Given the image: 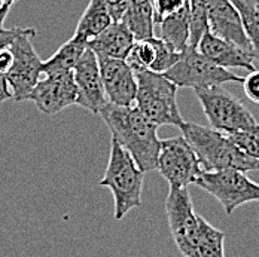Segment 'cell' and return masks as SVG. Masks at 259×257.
<instances>
[{"label":"cell","mask_w":259,"mask_h":257,"mask_svg":"<svg viewBox=\"0 0 259 257\" xmlns=\"http://www.w3.org/2000/svg\"><path fill=\"white\" fill-rule=\"evenodd\" d=\"M234 143L249 156L259 159V125L256 128L230 135Z\"/></svg>","instance_id":"26"},{"label":"cell","mask_w":259,"mask_h":257,"mask_svg":"<svg viewBox=\"0 0 259 257\" xmlns=\"http://www.w3.org/2000/svg\"><path fill=\"white\" fill-rule=\"evenodd\" d=\"M136 39L122 21H113L97 37H94L88 48L96 55H103L116 60H127Z\"/></svg>","instance_id":"16"},{"label":"cell","mask_w":259,"mask_h":257,"mask_svg":"<svg viewBox=\"0 0 259 257\" xmlns=\"http://www.w3.org/2000/svg\"><path fill=\"white\" fill-rule=\"evenodd\" d=\"M87 48L88 42L83 37L73 34L72 39L63 43L51 58L42 63V73L55 70H73L82 54L87 51Z\"/></svg>","instance_id":"20"},{"label":"cell","mask_w":259,"mask_h":257,"mask_svg":"<svg viewBox=\"0 0 259 257\" xmlns=\"http://www.w3.org/2000/svg\"><path fill=\"white\" fill-rule=\"evenodd\" d=\"M133 33L136 40L154 36V9L151 0H128V6L121 20Z\"/></svg>","instance_id":"17"},{"label":"cell","mask_w":259,"mask_h":257,"mask_svg":"<svg viewBox=\"0 0 259 257\" xmlns=\"http://www.w3.org/2000/svg\"><path fill=\"white\" fill-rule=\"evenodd\" d=\"M243 89L246 97L252 103L259 104V70L249 72V76L243 79Z\"/></svg>","instance_id":"28"},{"label":"cell","mask_w":259,"mask_h":257,"mask_svg":"<svg viewBox=\"0 0 259 257\" xmlns=\"http://www.w3.org/2000/svg\"><path fill=\"white\" fill-rule=\"evenodd\" d=\"M170 233L185 257H200L197 248L198 214L194 211L188 187H170L165 199Z\"/></svg>","instance_id":"10"},{"label":"cell","mask_w":259,"mask_h":257,"mask_svg":"<svg viewBox=\"0 0 259 257\" xmlns=\"http://www.w3.org/2000/svg\"><path fill=\"white\" fill-rule=\"evenodd\" d=\"M100 75L107 103L130 107L134 106L137 79L133 67L125 60L97 55Z\"/></svg>","instance_id":"13"},{"label":"cell","mask_w":259,"mask_h":257,"mask_svg":"<svg viewBox=\"0 0 259 257\" xmlns=\"http://www.w3.org/2000/svg\"><path fill=\"white\" fill-rule=\"evenodd\" d=\"M179 128L195 150L203 171L238 170L247 173L259 170V159L244 153L228 134L192 122H183Z\"/></svg>","instance_id":"2"},{"label":"cell","mask_w":259,"mask_h":257,"mask_svg":"<svg viewBox=\"0 0 259 257\" xmlns=\"http://www.w3.org/2000/svg\"><path fill=\"white\" fill-rule=\"evenodd\" d=\"M104 2H106V6L109 9L112 20L121 21L125 14L127 6H128V0H104Z\"/></svg>","instance_id":"29"},{"label":"cell","mask_w":259,"mask_h":257,"mask_svg":"<svg viewBox=\"0 0 259 257\" xmlns=\"http://www.w3.org/2000/svg\"><path fill=\"white\" fill-rule=\"evenodd\" d=\"M224 242L225 233L213 228L208 222L198 216L197 248L200 257H225Z\"/></svg>","instance_id":"21"},{"label":"cell","mask_w":259,"mask_h":257,"mask_svg":"<svg viewBox=\"0 0 259 257\" xmlns=\"http://www.w3.org/2000/svg\"><path fill=\"white\" fill-rule=\"evenodd\" d=\"M178 88H208L222 83H243L244 77L235 75L208 60L198 48L186 46L181 54L179 61L162 73Z\"/></svg>","instance_id":"6"},{"label":"cell","mask_w":259,"mask_h":257,"mask_svg":"<svg viewBox=\"0 0 259 257\" xmlns=\"http://www.w3.org/2000/svg\"><path fill=\"white\" fill-rule=\"evenodd\" d=\"M195 184L216 198L227 214H233L243 204L259 201V184L238 170L203 171Z\"/></svg>","instance_id":"7"},{"label":"cell","mask_w":259,"mask_h":257,"mask_svg":"<svg viewBox=\"0 0 259 257\" xmlns=\"http://www.w3.org/2000/svg\"><path fill=\"white\" fill-rule=\"evenodd\" d=\"M206 2H207L208 31L253 55L250 42L241 24L240 14L233 5V2L231 0H206Z\"/></svg>","instance_id":"14"},{"label":"cell","mask_w":259,"mask_h":257,"mask_svg":"<svg viewBox=\"0 0 259 257\" xmlns=\"http://www.w3.org/2000/svg\"><path fill=\"white\" fill-rule=\"evenodd\" d=\"M9 11H11V6L9 5H0V31H3L5 30V21H6V17H8V14H9Z\"/></svg>","instance_id":"33"},{"label":"cell","mask_w":259,"mask_h":257,"mask_svg":"<svg viewBox=\"0 0 259 257\" xmlns=\"http://www.w3.org/2000/svg\"><path fill=\"white\" fill-rule=\"evenodd\" d=\"M12 61H14V55H12V51L9 49V46L0 49V73L2 75H6L9 72Z\"/></svg>","instance_id":"31"},{"label":"cell","mask_w":259,"mask_h":257,"mask_svg":"<svg viewBox=\"0 0 259 257\" xmlns=\"http://www.w3.org/2000/svg\"><path fill=\"white\" fill-rule=\"evenodd\" d=\"M73 79L78 91L76 104L93 115H100L107 104L97 55L91 48L82 54L73 67Z\"/></svg>","instance_id":"12"},{"label":"cell","mask_w":259,"mask_h":257,"mask_svg":"<svg viewBox=\"0 0 259 257\" xmlns=\"http://www.w3.org/2000/svg\"><path fill=\"white\" fill-rule=\"evenodd\" d=\"M151 39H152V45L155 48V61L149 70H152L155 73H165L170 67H173L179 61L182 52L176 51L171 45H168L159 36L158 37L152 36Z\"/></svg>","instance_id":"24"},{"label":"cell","mask_w":259,"mask_h":257,"mask_svg":"<svg viewBox=\"0 0 259 257\" xmlns=\"http://www.w3.org/2000/svg\"><path fill=\"white\" fill-rule=\"evenodd\" d=\"M36 36L34 28L23 27L18 36L9 45L14 61L9 72L5 75L15 101H26L33 88L42 76V60L34 49L31 39Z\"/></svg>","instance_id":"8"},{"label":"cell","mask_w":259,"mask_h":257,"mask_svg":"<svg viewBox=\"0 0 259 257\" xmlns=\"http://www.w3.org/2000/svg\"><path fill=\"white\" fill-rule=\"evenodd\" d=\"M161 39L171 45L176 51L183 52L189 45V9L188 2L178 12L164 18L159 23Z\"/></svg>","instance_id":"19"},{"label":"cell","mask_w":259,"mask_h":257,"mask_svg":"<svg viewBox=\"0 0 259 257\" xmlns=\"http://www.w3.org/2000/svg\"><path fill=\"white\" fill-rule=\"evenodd\" d=\"M112 140L125 149L143 173L155 171L159 144L158 127L134 106L122 107L107 103L100 112Z\"/></svg>","instance_id":"1"},{"label":"cell","mask_w":259,"mask_h":257,"mask_svg":"<svg viewBox=\"0 0 259 257\" xmlns=\"http://www.w3.org/2000/svg\"><path fill=\"white\" fill-rule=\"evenodd\" d=\"M237 8L244 33L250 42L255 60L259 61V9L255 0H231Z\"/></svg>","instance_id":"22"},{"label":"cell","mask_w":259,"mask_h":257,"mask_svg":"<svg viewBox=\"0 0 259 257\" xmlns=\"http://www.w3.org/2000/svg\"><path fill=\"white\" fill-rule=\"evenodd\" d=\"M15 2H17V0H2V3H3V5H9V6H12Z\"/></svg>","instance_id":"34"},{"label":"cell","mask_w":259,"mask_h":257,"mask_svg":"<svg viewBox=\"0 0 259 257\" xmlns=\"http://www.w3.org/2000/svg\"><path fill=\"white\" fill-rule=\"evenodd\" d=\"M189 9V46L197 48L204 33L208 31L207 2L188 0Z\"/></svg>","instance_id":"23"},{"label":"cell","mask_w":259,"mask_h":257,"mask_svg":"<svg viewBox=\"0 0 259 257\" xmlns=\"http://www.w3.org/2000/svg\"><path fill=\"white\" fill-rule=\"evenodd\" d=\"M188 0H151L154 9V21L159 24L164 18L178 12Z\"/></svg>","instance_id":"27"},{"label":"cell","mask_w":259,"mask_h":257,"mask_svg":"<svg viewBox=\"0 0 259 257\" xmlns=\"http://www.w3.org/2000/svg\"><path fill=\"white\" fill-rule=\"evenodd\" d=\"M133 69H151L155 61V48L152 45V39L136 40L128 57L125 60Z\"/></svg>","instance_id":"25"},{"label":"cell","mask_w":259,"mask_h":257,"mask_svg":"<svg viewBox=\"0 0 259 257\" xmlns=\"http://www.w3.org/2000/svg\"><path fill=\"white\" fill-rule=\"evenodd\" d=\"M21 28L23 27H12V28H5L3 31H0V49L8 48L12 43V40L18 36Z\"/></svg>","instance_id":"30"},{"label":"cell","mask_w":259,"mask_h":257,"mask_svg":"<svg viewBox=\"0 0 259 257\" xmlns=\"http://www.w3.org/2000/svg\"><path fill=\"white\" fill-rule=\"evenodd\" d=\"M113 23L104 0H90L82 17L79 18L75 34L83 37L88 43Z\"/></svg>","instance_id":"18"},{"label":"cell","mask_w":259,"mask_h":257,"mask_svg":"<svg viewBox=\"0 0 259 257\" xmlns=\"http://www.w3.org/2000/svg\"><path fill=\"white\" fill-rule=\"evenodd\" d=\"M78 91L73 79V70H55L42 73L33 88L28 100L48 116H54L64 109L76 104Z\"/></svg>","instance_id":"11"},{"label":"cell","mask_w":259,"mask_h":257,"mask_svg":"<svg viewBox=\"0 0 259 257\" xmlns=\"http://www.w3.org/2000/svg\"><path fill=\"white\" fill-rule=\"evenodd\" d=\"M137 79L134 107L156 127H181L185 122L178 106V86L162 73L133 69Z\"/></svg>","instance_id":"4"},{"label":"cell","mask_w":259,"mask_h":257,"mask_svg":"<svg viewBox=\"0 0 259 257\" xmlns=\"http://www.w3.org/2000/svg\"><path fill=\"white\" fill-rule=\"evenodd\" d=\"M198 51L206 55L208 60L216 63L224 69H246L249 72L255 69V57L250 52L243 51L241 48L206 31L198 43Z\"/></svg>","instance_id":"15"},{"label":"cell","mask_w":259,"mask_h":257,"mask_svg":"<svg viewBox=\"0 0 259 257\" xmlns=\"http://www.w3.org/2000/svg\"><path fill=\"white\" fill-rule=\"evenodd\" d=\"M255 3H256V8L259 9V0H255Z\"/></svg>","instance_id":"35"},{"label":"cell","mask_w":259,"mask_h":257,"mask_svg":"<svg viewBox=\"0 0 259 257\" xmlns=\"http://www.w3.org/2000/svg\"><path fill=\"white\" fill-rule=\"evenodd\" d=\"M145 173L139 168L131 155L112 140L110 155L100 187L110 189L115 201V220H122L131 210L142 205Z\"/></svg>","instance_id":"3"},{"label":"cell","mask_w":259,"mask_h":257,"mask_svg":"<svg viewBox=\"0 0 259 257\" xmlns=\"http://www.w3.org/2000/svg\"><path fill=\"white\" fill-rule=\"evenodd\" d=\"M194 92L213 129L231 135L258 127V122L247 107L221 85L195 88Z\"/></svg>","instance_id":"5"},{"label":"cell","mask_w":259,"mask_h":257,"mask_svg":"<svg viewBox=\"0 0 259 257\" xmlns=\"http://www.w3.org/2000/svg\"><path fill=\"white\" fill-rule=\"evenodd\" d=\"M9 100H14V95H12V89L9 86V82L5 75L0 73V106Z\"/></svg>","instance_id":"32"},{"label":"cell","mask_w":259,"mask_h":257,"mask_svg":"<svg viewBox=\"0 0 259 257\" xmlns=\"http://www.w3.org/2000/svg\"><path fill=\"white\" fill-rule=\"evenodd\" d=\"M156 170L170 187H188L203 173L198 156L183 135L161 140Z\"/></svg>","instance_id":"9"}]
</instances>
